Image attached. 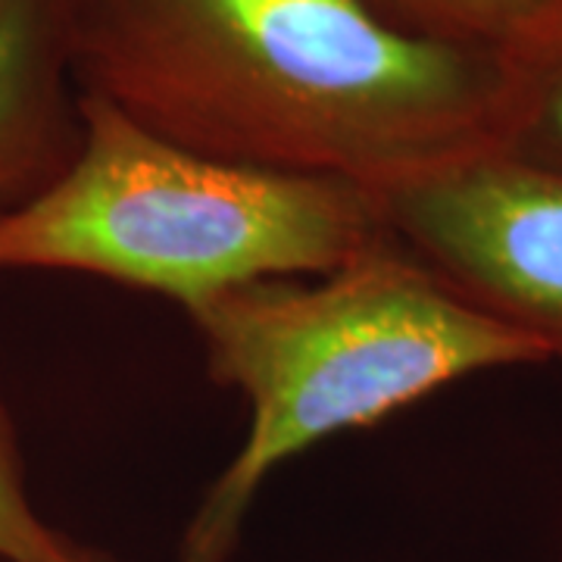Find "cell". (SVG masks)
I'll list each match as a JSON object with an SVG mask.
<instances>
[{
	"label": "cell",
	"instance_id": "cell-8",
	"mask_svg": "<svg viewBox=\"0 0 562 562\" xmlns=\"http://www.w3.org/2000/svg\"><path fill=\"white\" fill-rule=\"evenodd\" d=\"M106 557L69 541L29 501L13 422L0 406V562H103Z\"/></svg>",
	"mask_w": 562,
	"mask_h": 562
},
{
	"label": "cell",
	"instance_id": "cell-1",
	"mask_svg": "<svg viewBox=\"0 0 562 562\" xmlns=\"http://www.w3.org/2000/svg\"><path fill=\"white\" fill-rule=\"evenodd\" d=\"M81 94L210 160L379 191L491 144L501 54L366 0H69Z\"/></svg>",
	"mask_w": 562,
	"mask_h": 562
},
{
	"label": "cell",
	"instance_id": "cell-2",
	"mask_svg": "<svg viewBox=\"0 0 562 562\" xmlns=\"http://www.w3.org/2000/svg\"><path fill=\"white\" fill-rule=\"evenodd\" d=\"M184 313L213 382L250 403V428L184 528L181 562L228 560L272 469L322 438L375 425L469 375L547 362L387 232L313 281H250Z\"/></svg>",
	"mask_w": 562,
	"mask_h": 562
},
{
	"label": "cell",
	"instance_id": "cell-4",
	"mask_svg": "<svg viewBox=\"0 0 562 562\" xmlns=\"http://www.w3.org/2000/svg\"><path fill=\"white\" fill-rule=\"evenodd\" d=\"M372 198L384 232L460 301L562 362V176L479 144Z\"/></svg>",
	"mask_w": 562,
	"mask_h": 562
},
{
	"label": "cell",
	"instance_id": "cell-3",
	"mask_svg": "<svg viewBox=\"0 0 562 562\" xmlns=\"http://www.w3.org/2000/svg\"><path fill=\"white\" fill-rule=\"evenodd\" d=\"M76 160L0 216V269L85 272L184 310L262 279L331 272L384 235L369 188L210 160L81 94Z\"/></svg>",
	"mask_w": 562,
	"mask_h": 562
},
{
	"label": "cell",
	"instance_id": "cell-9",
	"mask_svg": "<svg viewBox=\"0 0 562 562\" xmlns=\"http://www.w3.org/2000/svg\"><path fill=\"white\" fill-rule=\"evenodd\" d=\"M103 562H113V560H110V557H106V560H103Z\"/></svg>",
	"mask_w": 562,
	"mask_h": 562
},
{
	"label": "cell",
	"instance_id": "cell-5",
	"mask_svg": "<svg viewBox=\"0 0 562 562\" xmlns=\"http://www.w3.org/2000/svg\"><path fill=\"white\" fill-rule=\"evenodd\" d=\"M81 138L69 0H0V216L60 179Z\"/></svg>",
	"mask_w": 562,
	"mask_h": 562
},
{
	"label": "cell",
	"instance_id": "cell-6",
	"mask_svg": "<svg viewBox=\"0 0 562 562\" xmlns=\"http://www.w3.org/2000/svg\"><path fill=\"white\" fill-rule=\"evenodd\" d=\"M501 69L491 144L562 176V7L501 54Z\"/></svg>",
	"mask_w": 562,
	"mask_h": 562
},
{
	"label": "cell",
	"instance_id": "cell-7",
	"mask_svg": "<svg viewBox=\"0 0 562 562\" xmlns=\"http://www.w3.org/2000/svg\"><path fill=\"white\" fill-rule=\"evenodd\" d=\"M425 38L506 54L550 20L562 0H366Z\"/></svg>",
	"mask_w": 562,
	"mask_h": 562
}]
</instances>
